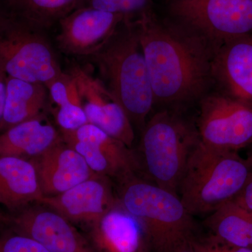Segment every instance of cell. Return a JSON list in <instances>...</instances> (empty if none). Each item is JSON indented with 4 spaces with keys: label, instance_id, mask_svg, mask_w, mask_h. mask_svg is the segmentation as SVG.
<instances>
[{
    "label": "cell",
    "instance_id": "obj_1",
    "mask_svg": "<svg viewBox=\"0 0 252 252\" xmlns=\"http://www.w3.org/2000/svg\"><path fill=\"white\" fill-rule=\"evenodd\" d=\"M148 68L154 107L185 111L214 85L212 63L218 46L154 11L133 20Z\"/></svg>",
    "mask_w": 252,
    "mask_h": 252
},
{
    "label": "cell",
    "instance_id": "obj_2",
    "mask_svg": "<svg viewBox=\"0 0 252 252\" xmlns=\"http://www.w3.org/2000/svg\"><path fill=\"white\" fill-rule=\"evenodd\" d=\"M90 58L133 127L142 131L154 108V96L133 20L125 18Z\"/></svg>",
    "mask_w": 252,
    "mask_h": 252
},
{
    "label": "cell",
    "instance_id": "obj_3",
    "mask_svg": "<svg viewBox=\"0 0 252 252\" xmlns=\"http://www.w3.org/2000/svg\"><path fill=\"white\" fill-rule=\"evenodd\" d=\"M252 172L249 158L199 142L187 162L178 195L190 215L206 217L234 200Z\"/></svg>",
    "mask_w": 252,
    "mask_h": 252
},
{
    "label": "cell",
    "instance_id": "obj_4",
    "mask_svg": "<svg viewBox=\"0 0 252 252\" xmlns=\"http://www.w3.org/2000/svg\"><path fill=\"white\" fill-rule=\"evenodd\" d=\"M184 113L157 109L142 129L138 157L147 180L176 194L189 158L200 142L195 122Z\"/></svg>",
    "mask_w": 252,
    "mask_h": 252
},
{
    "label": "cell",
    "instance_id": "obj_5",
    "mask_svg": "<svg viewBox=\"0 0 252 252\" xmlns=\"http://www.w3.org/2000/svg\"><path fill=\"white\" fill-rule=\"evenodd\" d=\"M118 182L119 203L143 224L156 252H172L179 244L196 235L194 217L178 194L136 174Z\"/></svg>",
    "mask_w": 252,
    "mask_h": 252
},
{
    "label": "cell",
    "instance_id": "obj_6",
    "mask_svg": "<svg viewBox=\"0 0 252 252\" xmlns=\"http://www.w3.org/2000/svg\"><path fill=\"white\" fill-rule=\"evenodd\" d=\"M44 30L9 14L0 23V68L7 77L46 88L63 71Z\"/></svg>",
    "mask_w": 252,
    "mask_h": 252
},
{
    "label": "cell",
    "instance_id": "obj_7",
    "mask_svg": "<svg viewBox=\"0 0 252 252\" xmlns=\"http://www.w3.org/2000/svg\"><path fill=\"white\" fill-rule=\"evenodd\" d=\"M169 12L217 46L252 34V0H171Z\"/></svg>",
    "mask_w": 252,
    "mask_h": 252
},
{
    "label": "cell",
    "instance_id": "obj_8",
    "mask_svg": "<svg viewBox=\"0 0 252 252\" xmlns=\"http://www.w3.org/2000/svg\"><path fill=\"white\" fill-rule=\"evenodd\" d=\"M195 121L200 142L219 150L238 152L252 146V105L219 92L199 101Z\"/></svg>",
    "mask_w": 252,
    "mask_h": 252
},
{
    "label": "cell",
    "instance_id": "obj_9",
    "mask_svg": "<svg viewBox=\"0 0 252 252\" xmlns=\"http://www.w3.org/2000/svg\"><path fill=\"white\" fill-rule=\"evenodd\" d=\"M60 132L63 142L80 154L97 175L119 181L141 169L138 157L130 147L97 126L89 123L76 130Z\"/></svg>",
    "mask_w": 252,
    "mask_h": 252
},
{
    "label": "cell",
    "instance_id": "obj_10",
    "mask_svg": "<svg viewBox=\"0 0 252 252\" xmlns=\"http://www.w3.org/2000/svg\"><path fill=\"white\" fill-rule=\"evenodd\" d=\"M77 84L81 106L89 124L132 147L135 130L122 105L101 79L93 77L79 64L69 69Z\"/></svg>",
    "mask_w": 252,
    "mask_h": 252
},
{
    "label": "cell",
    "instance_id": "obj_11",
    "mask_svg": "<svg viewBox=\"0 0 252 252\" xmlns=\"http://www.w3.org/2000/svg\"><path fill=\"white\" fill-rule=\"evenodd\" d=\"M41 204L85 230L118 203L109 177L96 174L89 180L54 196H44Z\"/></svg>",
    "mask_w": 252,
    "mask_h": 252
},
{
    "label": "cell",
    "instance_id": "obj_12",
    "mask_svg": "<svg viewBox=\"0 0 252 252\" xmlns=\"http://www.w3.org/2000/svg\"><path fill=\"white\" fill-rule=\"evenodd\" d=\"M125 18L121 14L81 6L59 21L58 46L65 54L91 57L107 43Z\"/></svg>",
    "mask_w": 252,
    "mask_h": 252
},
{
    "label": "cell",
    "instance_id": "obj_13",
    "mask_svg": "<svg viewBox=\"0 0 252 252\" xmlns=\"http://www.w3.org/2000/svg\"><path fill=\"white\" fill-rule=\"evenodd\" d=\"M11 230L32 238L49 252H95L84 233L49 208L23 209L11 220Z\"/></svg>",
    "mask_w": 252,
    "mask_h": 252
},
{
    "label": "cell",
    "instance_id": "obj_14",
    "mask_svg": "<svg viewBox=\"0 0 252 252\" xmlns=\"http://www.w3.org/2000/svg\"><path fill=\"white\" fill-rule=\"evenodd\" d=\"M212 74L217 91L252 105V34L220 44L212 60Z\"/></svg>",
    "mask_w": 252,
    "mask_h": 252
},
{
    "label": "cell",
    "instance_id": "obj_15",
    "mask_svg": "<svg viewBox=\"0 0 252 252\" xmlns=\"http://www.w3.org/2000/svg\"><path fill=\"white\" fill-rule=\"evenodd\" d=\"M95 252H149L152 248L143 224L119 203L84 230Z\"/></svg>",
    "mask_w": 252,
    "mask_h": 252
},
{
    "label": "cell",
    "instance_id": "obj_16",
    "mask_svg": "<svg viewBox=\"0 0 252 252\" xmlns=\"http://www.w3.org/2000/svg\"><path fill=\"white\" fill-rule=\"evenodd\" d=\"M30 160L44 196L59 195L96 175L84 158L63 140Z\"/></svg>",
    "mask_w": 252,
    "mask_h": 252
},
{
    "label": "cell",
    "instance_id": "obj_17",
    "mask_svg": "<svg viewBox=\"0 0 252 252\" xmlns=\"http://www.w3.org/2000/svg\"><path fill=\"white\" fill-rule=\"evenodd\" d=\"M62 141L61 132L42 116L1 132L0 156L31 160Z\"/></svg>",
    "mask_w": 252,
    "mask_h": 252
},
{
    "label": "cell",
    "instance_id": "obj_18",
    "mask_svg": "<svg viewBox=\"0 0 252 252\" xmlns=\"http://www.w3.org/2000/svg\"><path fill=\"white\" fill-rule=\"evenodd\" d=\"M44 197L34 165L30 160L0 156V203L18 208Z\"/></svg>",
    "mask_w": 252,
    "mask_h": 252
},
{
    "label": "cell",
    "instance_id": "obj_19",
    "mask_svg": "<svg viewBox=\"0 0 252 252\" xmlns=\"http://www.w3.org/2000/svg\"><path fill=\"white\" fill-rule=\"evenodd\" d=\"M49 97L46 86L7 77L0 133L17 124L44 116Z\"/></svg>",
    "mask_w": 252,
    "mask_h": 252
},
{
    "label": "cell",
    "instance_id": "obj_20",
    "mask_svg": "<svg viewBox=\"0 0 252 252\" xmlns=\"http://www.w3.org/2000/svg\"><path fill=\"white\" fill-rule=\"evenodd\" d=\"M207 234L221 243L252 250V212L234 200L205 217Z\"/></svg>",
    "mask_w": 252,
    "mask_h": 252
},
{
    "label": "cell",
    "instance_id": "obj_21",
    "mask_svg": "<svg viewBox=\"0 0 252 252\" xmlns=\"http://www.w3.org/2000/svg\"><path fill=\"white\" fill-rule=\"evenodd\" d=\"M86 0H6L10 14L46 31L74 10L84 6Z\"/></svg>",
    "mask_w": 252,
    "mask_h": 252
},
{
    "label": "cell",
    "instance_id": "obj_22",
    "mask_svg": "<svg viewBox=\"0 0 252 252\" xmlns=\"http://www.w3.org/2000/svg\"><path fill=\"white\" fill-rule=\"evenodd\" d=\"M83 6L94 8L135 20L153 11L152 0H86Z\"/></svg>",
    "mask_w": 252,
    "mask_h": 252
},
{
    "label": "cell",
    "instance_id": "obj_23",
    "mask_svg": "<svg viewBox=\"0 0 252 252\" xmlns=\"http://www.w3.org/2000/svg\"><path fill=\"white\" fill-rule=\"evenodd\" d=\"M49 97L58 107L65 104H81L75 80L69 72H62L47 88Z\"/></svg>",
    "mask_w": 252,
    "mask_h": 252
},
{
    "label": "cell",
    "instance_id": "obj_24",
    "mask_svg": "<svg viewBox=\"0 0 252 252\" xmlns=\"http://www.w3.org/2000/svg\"><path fill=\"white\" fill-rule=\"evenodd\" d=\"M0 252H49L26 235L11 230L0 235Z\"/></svg>",
    "mask_w": 252,
    "mask_h": 252
},
{
    "label": "cell",
    "instance_id": "obj_25",
    "mask_svg": "<svg viewBox=\"0 0 252 252\" xmlns=\"http://www.w3.org/2000/svg\"><path fill=\"white\" fill-rule=\"evenodd\" d=\"M56 121L60 130L73 131L89 124L85 112L81 104L70 103L58 107Z\"/></svg>",
    "mask_w": 252,
    "mask_h": 252
},
{
    "label": "cell",
    "instance_id": "obj_26",
    "mask_svg": "<svg viewBox=\"0 0 252 252\" xmlns=\"http://www.w3.org/2000/svg\"><path fill=\"white\" fill-rule=\"evenodd\" d=\"M193 241L198 252H252L250 249L238 248L221 243L210 235H194Z\"/></svg>",
    "mask_w": 252,
    "mask_h": 252
},
{
    "label": "cell",
    "instance_id": "obj_27",
    "mask_svg": "<svg viewBox=\"0 0 252 252\" xmlns=\"http://www.w3.org/2000/svg\"><path fill=\"white\" fill-rule=\"evenodd\" d=\"M233 200L240 206L252 212V172L243 190Z\"/></svg>",
    "mask_w": 252,
    "mask_h": 252
},
{
    "label": "cell",
    "instance_id": "obj_28",
    "mask_svg": "<svg viewBox=\"0 0 252 252\" xmlns=\"http://www.w3.org/2000/svg\"><path fill=\"white\" fill-rule=\"evenodd\" d=\"M6 79H7V75L0 68V132L2 126L5 101H6Z\"/></svg>",
    "mask_w": 252,
    "mask_h": 252
},
{
    "label": "cell",
    "instance_id": "obj_29",
    "mask_svg": "<svg viewBox=\"0 0 252 252\" xmlns=\"http://www.w3.org/2000/svg\"><path fill=\"white\" fill-rule=\"evenodd\" d=\"M193 238L184 240L176 247L172 252H198L194 245Z\"/></svg>",
    "mask_w": 252,
    "mask_h": 252
},
{
    "label": "cell",
    "instance_id": "obj_30",
    "mask_svg": "<svg viewBox=\"0 0 252 252\" xmlns=\"http://www.w3.org/2000/svg\"><path fill=\"white\" fill-rule=\"evenodd\" d=\"M9 14L6 0H0V23L7 17Z\"/></svg>",
    "mask_w": 252,
    "mask_h": 252
},
{
    "label": "cell",
    "instance_id": "obj_31",
    "mask_svg": "<svg viewBox=\"0 0 252 252\" xmlns=\"http://www.w3.org/2000/svg\"><path fill=\"white\" fill-rule=\"evenodd\" d=\"M251 147H252V146H251ZM249 158L251 159V160H252V150L251 153H250V157H249Z\"/></svg>",
    "mask_w": 252,
    "mask_h": 252
},
{
    "label": "cell",
    "instance_id": "obj_32",
    "mask_svg": "<svg viewBox=\"0 0 252 252\" xmlns=\"http://www.w3.org/2000/svg\"><path fill=\"white\" fill-rule=\"evenodd\" d=\"M0 205H1V203H0Z\"/></svg>",
    "mask_w": 252,
    "mask_h": 252
}]
</instances>
